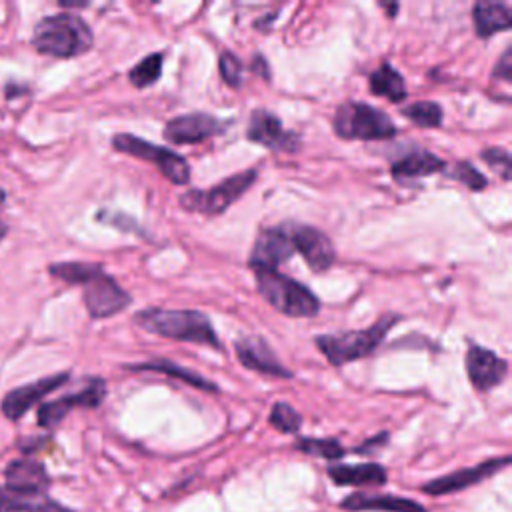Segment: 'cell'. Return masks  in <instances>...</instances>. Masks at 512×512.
Listing matches in <instances>:
<instances>
[{"label": "cell", "mask_w": 512, "mask_h": 512, "mask_svg": "<svg viewBox=\"0 0 512 512\" xmlns=\"http://www.w3.org/2000/svg\"><path fill=\"white\" fill-rule=\"evenodd\" d=\"M400 320L398 314H386L378 318L370 328L340 332V334H318L314 338L316 348L334 366H344L348 362L370 356L386 338V334Z\"/></svg>", "instance_id": "3"}, {"label": "cell", "mask_w": 512, "mask_h": 512, "mask_svg": "<svg viewBox=\"0 0 512 512\" xmlns=\"http://www.w3.org/2000/svg\"><path fill=\"white\" fill-rule=\"evenodd\" d=\"M290 236L296 252H300L310 270L324 272L334 264L336 250L322 230L308 224L290 222Z\"/></svg>", "instance_id": "14"}, {"label": "cell", "mask_w": 512, "mask_h": 512, "mask_svg": "<svg viewBox=\"0 0 512 512\" xmlns=\"http://www.w3.org/2000/svg\"><path fill=\"white\" fill-rule=\"evenodd\" d=\"M510 466V456H496V458H488L480 464L468 466V468H460L456 472L438 476L434 480H428L426 484H422V492L430 494V496H444V494H454L460 490H466L474 484H480L482 480L494 476L496 472L504 470Z\"/></svg>", "instance_id": "10"}, {"label": "cell", "mask_w": 512, "mask_h": 512, "mask_svg": "<svg viewBox=\"0 0 512 512\" xmlns=\"http://www.w3.org/2000/svg\"><path fill=\"white\" fill-rule=\"evenodd\" d=\"M268 422L284 432V434H294L300 430L302 426V416L296 408H292L288 402H276L270 410V416H268Z\"/></svg>", "instance_id": "29"}, {"label": "cell", "mask_w": 512, "mask_h": 512, "mask_svg": "<svg viewBox=\"0 0 512 512\" xmlns=\"http://www.w3.org/2000/svg\"><path fill=\"white\" fill-rule=\"evenodd\" d=\"M492 80L510 84V80H512V46H506L504 52L500 54V58L492 70Z\"/></svg>", "instance_id": "33"}, {"label": "cell", "mask_w": 512, "mask_h": 512, "mask_svg": "<svg viewBox=\"0 0 512 512\" xmlns=\"http://www.w3.org/2000/svg\"><path fill=\"white\" fill-rule=\"evenodd\" d=\"M256 178L258 172L254 168L236 172L208 190H188L180 196V206L190 212H200L206 216L222 214L256 182Z\"/></svg>", "instance_id": "6"}, {"label": "cell", "mask_w": 512, "mask_h": 512, "mask_svg": "<svg viewBox=\"0 0 512 512\" xmlns=\"http://www.w3.org/2000/svg\"><path fill=\"white\" fill-rule=\"evenodd\" d=\"M370 92L376 96H384L390 102H402L408 96L406 82L398 70H394L388 62H382L368 78Z\"/></svg>", "instance_id": "25"}, {"label": "cell", "mask_w": 512, "mask_h": 512, "mask_svg": "<svg viewBox=\"0 0 512 512\" xmlns=\"http://www.w3.org/2000/svg\"><path fill=\"white\" fill-rule=\"evenodd\" d=\"M388 442V432H380L378 436H374V438H370V440H366L362 446H358L354 452H358V454H366V452H374L376 448H380V446H384Z\"/></svg>", "instance_id": "34"}, {"label": "cell", "mask_w": 512, "mask_h": 512, "mask_svg": "<svg viewBox=\"0 0 512 512\" xmlns=\"http://www.w3.org/2000/svg\"><path fill=\"white\" fill-rule=\"evenodd\" d=\"M246 136L274 152H296L300 148V136L292 130H284L280 118L264 108L252 110Z\"/></svg>", "instance_id": "11"}, {"label": "cell", "mask_w": 512, "mask_h": 512, "mask_svg": "<svg viewBox=\"0 0 512 512\" xmlns=\"http://www.w3.org/2000/svg\"><path fill=\"white\" fill-rule=\"evenodd\" d=\"M80 286H84V304L94 320L114 316L132 302V296L112 276H108L100 264Z\"/></svg>", "instance_id": "8"}, {"label": "cell", "mask_w": 512, "mask_h": 512, "mask_svg": "<svg viewBox=\"0 0 512 512\" xmlns=\"http://www.w3.org/2000/svg\"><path fill=\"white\" fill-rule=\"evenodd\" d=\"M126 370H134V372H158V374H164V376H170V378H178L198 390H204V392H218V386L204 378L202 374L194 372V370H188L180 364H174L170 360H150V362H138V364H128Z\"/></svg>", "instance_id": "24"}, {"label": "cell", "mask_w": 512, "mask_h": 512, "mask_svg": "<svg viewBox=\"0 0 512 512\" xmlns=\"http://www.w3.org/2000/svg\"><path fill=\"white\" fill-rule=\"evenodd\" d=\"M294 252L296 248L290 236V222H282L260 230L252 244L248 266L252 270H276L280 264L288 262Z\"/></svg>", "instance_id": "9"}, {"label": "cell", "mask_w": 512, "mask_h": 512, "mask_svg": "<svg viewBox=\"0 0 512 512\" xmlns=\"http://www.w3.org/2000/svg\"><path fill=\"white\" fill-rule=\"evenodd\" d=\"M162 60L164 54L162 52H152L148 56H144L130 72H128V80L132 86L136 88H146L158 82L160 74H162Z\"/></svg>", "instance_id": "27"}, {"label": "cell", "mask_w": 512, "mask_h": 512, "mask_svg": "<svg viewBox=\"0 0 512 512\" xmlns=\"http://www.w3.org/2000/svg\"><path fill=\"white\" fill-rule=\"evenodd\" d=\"M112 148L116 152H122V154H128V156H134V158L154 164L162 172V176L176 186H184L190 180L188 162L180 154H176L174 150H170L166 146H158L144 138L124 132V134H116L112 138Z\"/></svg>", "instance_id": "7"}, {"label": "cell", "mask_w": 512, "mask_h": 512, "mask_svg": "<svg viewBox=\"0 0 512 512\" xmlns=\"http://www.w3.org/2000/svg\"><path fill=\"white\" fill-rule=\"evenodd\" d=\"M294 446L304 454L320 456L326 460H338L346 454L344 446L336 438H298Z\"/></svg>", "instance_id": "28"}, {"label": "cell", "mask_w": 512, "mask_h": 512, "mask_svg": "<svg viewBox=\"0 0 512 512\" xmlns=\"http://www.w3.org/2000/svg\"><path fill=\"white\" fill-rule=\"evenodd\" d=\"M254 280L258 294L284 316L314 318L320 312V300L316 294L278 270H254Z\"/></svg>", "instance_id": "4"}, {"label": "cell", "mask_w": 512, "mask_h": 512, "mask_svg": "<svg viewBox=\"0 0 512 512\" xmlns=\"http://www.w3.org/2000/svg\"><path fill=\"white\" fill-rule=\"evenodd\" d=\"M444 172L448 174V178H452V180L464 184L466 188H470V190H474V192H480V190H484V188L488 186L486 176H484L480 170H476V168H474L470 162H466V160L456 162L452 168H446Z\"/></svg>", "instance_id": "30"}, {"label": "cell", "mask_w": 512, "mask_h": 512, "mask_svg": "<svg viewBox=\"0 0 512 512\" xmlns=\"http://www.w3.org/2000/svg\"><path fill=\"white\" fill-rule=\"evenodd\" d=\"M38 52L54 58H74L88 52L94 44L90 26L76 14L60 12L42 18L32 32Z\"/></svg>", "instance_id": "2"}, {"label": "cell", "mask_w": 512, "mask_h": 512, "mask_svg": "<svg viewBox=\"0 0 512 512\" xmlns=\"http://www.w3.org/2000/svg\"><path fill=\"white\" fill-rule=\"evenodd\" d=\"M6 486L16 488V490H38V492H46L50 478L44 470V466L36 460L30 458H20L14 460L12 464H8L6 472Z\"/></svg>", "instance_id": "23"}, {"label": "cell", "mask_w": 512, "mask_h": 512, "mask_svg": "<svg viewBox=\"0 0 512 512\" xmlns=\"http://www.w3.org/2000/svg\"><path fill=\"white\" fill-rule=\"evenodd\" d=\"M348 512H428L420 502L394 494H366L354 492L340 502Z\"/></svg>", "instance_id": "18"}, {"label": "cell", "mask_w": 512, "mask_h": 512, "mask_svg": "<svg viewBox=\"0 0 512 512\" xmlns=\"http://www.w3.org/2000/svg\"><path fill=\"white\" fill-rule=\"evenodd\" d=\"M6 232H8V228H6V224H2V222H0V240H2V238H4V234H6Z\"/></svg>", "instance_id": "36"}, {"label": "cell", "mask_w": 512, "mask_h": 512, "mask_svg": "<svg viewBox=\"0 0 512 512\" xmlns=\"http://www.w3.org/2000/svg\"><path fill=\"white\" fill-rule=\"evenodd\" d=\"M482 162H486L502 180H510V152L506 148L494 146V148H486L480 154Z\"/></svg>", "instance_id": "32"}, {"label": "cell", "mask_w": 512, "mask_h": 512, "mask_svg": "<svg viewBox=\"0 0 512 512\" xmlns=\"http://www.w3.org/2000/svg\"><path fill=\"white\" fill-rule=\"evenodd\" d=\"M134 322L162 338L180 342H194L222 350L220 338L206 314L200 310H168V308H146L136 312Z\"/></svg>", "instance_id": "1"}, {"label": "cell", "mask_w": 512, "mask_h": 512, "mask_svg": "<svg viewBox=\"0 0 512 512\" xmlns=\"http://www.w3.org/2000/svg\"><path fill=\"white\" fill-rule=\"evenodd\" d=\"M448 166L446 162L428 152V150H414L398 160L392 162L390 172L394 176V180H406V178H424V176H432L436 172H444Z\"/></svg>", "instance_id": "21"}, {"label": "cell", "mask_w": 512, "mask_h": 512, "mask_svg": "<svg viewBox=\"0 0 512 512\" xmlns=\"http://www.w3.org/2000/svg\"><path fill=\"white\" fill-rule=\"evenodd\" d=\"M328 476L338 486H384L388 482V472L376 462L362 464H330Z\"/></svg>", "instance_id": "20"}, {"label": "cell", "mask_w": 512, "mask_h": 512, "mask_svg": "<svg viewBox=\"0 0 512 512\" xmlns=\"http://www.w3.org/2000/svg\"><path fill=\"white\" fill-rule=\"evenodd\" d=\"M70 378L68 372H60V374H52L46 378H40L32 384L20 386L10 390L4 400H2V412L6 418L10 420H18L24 412H28L38 400H42L44 396H48L52 390H56L58 386H62L66 380Z\"/></svg>", "instance_id": "17"}, {"label": "cell", "mask_w": 512, "mask_h": 512, "mask_svg": "<svg viewBox=\"0 0 512 512\" xmlns=\"http://www.w3.org/2000/svg\"><path fill=\"white\" fill-rule=\"evenodd\" d=\"M0 512H72L46 492L0 486Z\"/></svg>", "instance_id": "19"}, {"label": "cell", "mask_w": 512, "mask_h": 512, "mask_svg": "<svg viewBox=\"0 0 512 512\" xmlns=\"http://www.w3.org/2000/svg\"><path fill=\"white\" fill-rule=\"evenodd\" d=\"M472 24L480 38H490L492 34L512 26V12L502 2L480 0L472 6Z\"/></svg>", "instance_id": "22"}, {"label": "cell", "mask_w": 512, "mask_h": 512, "mask_svg": "<svg viewBox=\"0 0 512 512\" xmlns=\"http://www.w3.org/2000/svg\"><path fill=\"white\" fill-rule=\"evenodd\" d=\"M380 6H382V8H386V10H388V12H390V18H392V16H396V10H398V4H380Z\"/></svg>", "instance_id": "35"}, {"label": "cell", "mask_w": 512, "mask_h": 512, "mask_svg": "<svg viewBox=\"0 0 512 512\" xmlns=\"http://www.w3.org/2000/svg\"><path fill=\"white\" fill-rule=\"evenodd\" d=\"M466 372L476 390L488 392L506 378L508 362L488 348L470 346L466 352Z\"/></svg>", "instance_id": "16"}, {"label": "cell", "mask_w": 512, "mask_h": 512, "mask_svg": "<svg viewBox=\"0 0 512 512\" xmlns=\"http://www.w3.org/2000/svg\"><path fill=\"white\" fill-rule=\"evenodd\" d=\"M332 128H334V134L342 140H364V142L388 140L398 132L396 124L386 112H382L372 104L356 102V100L342 102L336 108L332 118Z\"/></svg>", "instance_id": "5"}, {"label": "cell", "mask_w": 512, "mask_h": 512, "mask_svg": "<svg viewBox=\"0 0 512 512\" xmlns=\"http://www.w3.org/2000/svg\"><path fill=\"white\" fill-rule=\"evenodd\" d=\"M236 358L248 370H256L266 376L292 378V372L276 358L274 350L260 336H242L234 342Z\"/></svg>", "instance_id": "15"}, {"label": "cell", "mask_w": 512, "mask_h": 512, "mask_svg": "<svg viewBox=\"0 0 512 512\" xmlns=\"http://www.w3.org/2000/svg\"><path fill=\"white\" fill-rule=\"evenodd\" d=\"M106 396V382L102 378H92L82 390L66 394L58 400L44 402L38 408V424L42 428H54L64 420L72 408H98Z\"/></svg>", "instance_id": "12"}, {"label": "cell", "mask_w": 512, "mask_h": 512, "mask_svg": "<svg viewBox=\"0 0 512 512\" xmlns=\"http://www.w3.org/2000/svg\"><path fill=\"white\" fill-rule=\"evenodd\" d=\"M226 130V124L206 112H190L174 116L164 126V138L170 144H198Z\"/></svg>", "instance_id": "13"}, {"label": "cell", "mask_w": 512, "mask_h": 512, "mask_svg": "<svg viewBox=\"0 0 512 512\" xmlns=\"http://www.w3.org/2000/svg\"><path fill=\"white\" fill-rule=\"evenodd\" d=\"M402 116L420 128H438L444 120L442 106L432 100L412 102L410 106L402 108Z\"/></svg>", "instance_id": "26"}, {"label": "cell", "mask_w": 512, "mask_h": 512, "mask_svg": "<svg viewBox=\"0 0 512 512\" xmlns=\"http://www.w3.org/2000/svg\"><path fill=\"white\" fill-rule=\"evenodd\" d=\"M242 62L240 58L230 52V50H222L220 56H218V72H220V78L226 86L230 88H240L242 84Z\"/></svg>", "instance_id": "31"}]
</instances>
